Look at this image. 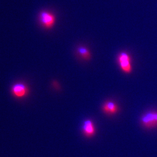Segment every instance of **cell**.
Wrapping results in <instances>:
<instances>
[{"instance_id":"277c9868","label":"cell","mask_w":157,"mask_h":157,"mask_svg":"<svg viewBox=\"0 0 157 157\" xmlns=\"http://www.w3.org/2000/svg\"><path fill=\"white\" fill-rule=\"evenodd\" d=\"M11 93L17 98H23L26 97L29 92L27 86L23 83H17L11 87Z\"/></svg>"},{"instance_id":"6da1fadb","label":"cell","mask_w":157,"mask_h":157,"mask_svg":"<svg viewBox=\"0 0 157 157\" xmlns=\"http://www.w3.org/2000/svg\"><path fill=\"white\" fill-rule=\"evenodd\" d=\"M38 21L44 28L51 29L56 23V15L48 10L41 11L38 14Z\"/></svg>"},{"instance_id":"3957f363","label":"cell","mask_w":157,"mask_h":157,"mask_svg":"<svg viewBox=\"0 0 157 157\" xmlns=\"http://www.w3.org/2000/svg\"><path fill=\"white\" fill-rule=\"evenodd\" d=\"M117 62L121 70L125 74H130L132 71L131 59L130 55L124 52L120 53L117 57Z\"/></svg>"},{"instance_id":"8992f818","label":"cell","mask_w":157,"mask_h":157,"mask_svg":"<svg viewBox=\"0 0 157 157\" xmlns=\"http://www.w3.org/2000/svg\"><path fill=\"white\" fill-rule=\"evenodd\" d=\"M102 110L105 113L108 115H113L118 111V107L116 103L112 101H107L104 103Z\"/></svg>"},{"instance_id":"5b68a950","label":"cell","mask_w":157,"mask_h":157,"mask_svg":"<svg viewBox=\"0 0 157 157\" xmlns=\"http://www.w3.org/2000/svg\"><path fill=\"white\" fill-rule=\"evenodd\" d=\"M82 132L86 137L91 138L95 135L96 128L94 122L90 119H87L83 122Z\"/></svg>"},{"instance_id":"7a4b0ae2","label":"cell","mask_w":157,"mask_h":157,"mask_svg":"<svg viewBox=\"0 0 157 157\" xmlns=\"http://www.w3.org/2000/svg\"><path fill=\"white\" fill-rule=\"evenodd\" d=\"M141 125L147 129L157 128V111H150L141 117Z\"/></svg>"},{"instance_id":"52a82bcc","label":"cell","mask_w":157,"mask_h":157,"mask_svg":"<svg viewBox=\"0 0 157 157\" xmlns=\"http://www.w3.org/2000/svg\"><path fill=\"white\" fill-rule=\"evenodd\" d=\"M78 54L83 59L87 60L90 59L91 57L90 52L87 48L84 47H79L77 50Z\"/></svg>"}]
</instances>
